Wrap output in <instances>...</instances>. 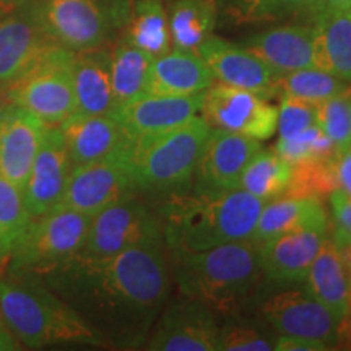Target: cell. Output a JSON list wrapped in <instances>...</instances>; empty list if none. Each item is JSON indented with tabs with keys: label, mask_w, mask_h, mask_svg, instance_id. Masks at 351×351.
I'll return each instance as SVG.
<instances>
[{
	"label": "cell",
	"mask_w": 351,
	"mask_h": 351,
	"mask_svg": "<svg viewBox=\"0 0 351 351\" xmlns=\"http://www.w3.org/2000/svg\"><path fill=\"white\" fill-rule=\"evenodd\" d=\"M99 333L142 343L169 298L166 244L152 243L108 257L82 254L36 275Z\"/></svg>",
	"instance_id": "6da1fadb"
},
{
	"label": "cell",
	"mask_w": 351,
	"mask_h": 351,
	"mask_svg": "<svg viewBox=\"0 0 351 351\" xmlns=\"http://www.w3.org/2000/svg\"><path fill=\"white\" fill-rule=\"evenodd\" d=\"M263 204L241 189L217 197L171 192L160 212L166 249L200 252L249 241Z\"/></svg>",
	"instance_id": "7a4b0ae2"
},
{
	"label": "cell",
	"mask_w": 351,
	"mask_h": 351,
	"mask_svg": "<svg viewBox=\"0 0 351 351\" xmlns=\"http://www.w3.org/2000/svg\"><path fill=\"white\" fill-rule=\"evenodd\" d=\"M0 315L23 348L103 343V337L67 301L32 274L0 276Z\"/></svg>",
	"instance_id": "3957f363"
},
{
	"label": "cell",
	"mask_w": 351,
	"mask_h": 351,
	"mask_svg": "<svg viewBox=\"0 0 351 351\" xmlns=\"http://www.w3.org/2000/svg\"><path fill=\"white\" fill-rule=\"evenodd\" d=\"M171 256L174 282L182 296L202 302L217 314L236 313L262 274L257 244L252 241Z\"/></svg>",
	"instance_id": "277c9868"
},
{
	"label": "cell",
	"mask_w": 351,
	"mask_h": 351,
	"mask_svg": "<svg viewBox=\"0 0 351 351\" xmlns=\"http://www.w3.org/2000/svg\"><path fill=\"white\" fill-rule=\"evenodd\" d=\"M212 125L204 117H192L174 129L132 138L125 152L137 191L179 192L194 179Z\"/></svg>",
	"instance_id": "5b68a950"
},
{
	"label": "cell",
	"mask_w": 351,
	"mask_h": 351,
	"mask_svg": "<svg viewBox=\"0 0 351 351\" xmlns=\"http://www.w3.org/2000/svg\"><path fill=\"white\" fill-rule=\"evenodd\" d=\"M134 0H33L38 23L57 46L72 52L112 46L130 19Z\"/></svg>",
	"instance_id": "8992f818"
},
{
	"label": "cell",
	"mask_w": 351,
	"mask_h": 351,
	"mask_svg": "<svg viewBox=\"0 0 351 351\" xmlns=\"http://www.w3.org/2000/svg\"><path fill=\"white\" fill-rule=\"evenodd\" d=\"M91 218L57 205L32 218L10 256V274L43 275L77 256L85 244Z\"/></svg>",
	"instance_id": "52a82bcc"
},
{
	"label": "cell",
	"mask_w": 351,
	"mask_h": 351,
	"mask_svg": "<svg viewBox=\"0 0 351 351\" xmlns=\"http://www.w3.org/2000/svg\"><path fill=\"white\" fill-rule=\"evenodd\" d=\"M73 54L75 52L56 46L25 75L7 83L8 101L33 112L47 125H60L77 114Z\"/></svg>",
	"instance_id": "ba28073f"
},
{
	"label": "cell",
	"mask_w": 351,
	"mask_h": 351,
	"mask_svg": "<svg viewBox=\"0 0 351 351\" xmlns=\"http://www.w3.org/2000/svg\"><path fill=\"white\" fill-rule=\"evenodd\" d=\"M161 241L165 239L160 213H155L130 194L91 217L85 244L78 254L85 257H108Z\"/></svg>",
	"instance_id": "9c48e42d"
},
{
	"label": "cell",
	"mask_w": 351,
	"mask_h": 351,
	"mask_svg": "<svg viewBox=\"0 0 351 351\" xmlns=\"http://www.w3.org/2000/svg\"><path fill=\"white\" fill-rule=\"evenodd\" d=\"M202 117L215 129L269 140L276 132L278 108L254 91L218 83L204 91Z\"/></svg>",
	"instance_id": "30bf717a"
},
{
	"label": "cell",
	"mask_w": 351,
	"mask_h": 351,
	"mask_svg": "<svg viewBox=\"0 0 351 351\" xmlns=\"http://www.w3.org/2000/svg\"><path fill=\"white\" fill-rule=\"evenodd\" d=\"M217 313L184 296L163 307L145 339L152 351H217Z\"/></svg>",
	"instance_id": "8fae6325"
},
{
	"label": "cell",
	"mask_w": 351,
	"mask_h": 351,
	"mask_svg": "<svg viewBox=\"0 0 351 351\" xmlns=\"http://www.w3.org/2000/svg\"><path fill=\"white\" fill-rule=\"evenodd\" d=\"M135 191L125 155L112 156L72 168L59 205L91 218Z\"/></svg>",
	"instance_id": "7c38bea8"
},
{
	"label": "cell",
	"mask_w": 351,
	"mask_h": 351,
	"mask_svg": "<svg viewBox=\"0 0 351 351\" xmlns=\"http://www.w3.org/2000/svg\"><path fill=\"white\" fill-rule=\"evenodd\" d=\"M258 150V140L212 127L194 174V194L217 197L239 189L243 171Z\"/></svg>",
	"instance_id": "4fadbf2b"
},
{
	"label": "cell",
	"mask_w": 351,
	"mask_h": 351,
	"mask_svg": "<svg viewBox=\"0 0 351 351\" xmlns=\"http://www.w3.org/2000/svg\"><path fill=\"white\" fill-rule=\"evenodd\" d=\"M262 317L280 335L319 340L332 348L339 341L341 322L326 306L302 291H282L263 302Z\"/></svg>",
	"instance_id": "5bb4252c"
},
{
	"label": "cell",
	"mask_w": 351,
	"mask_h": 351,
	"mask_svg": "<svg viewBox=\"0 0 351 351\" xmlns=\"http://www.w3.org/2000/svg\"><path fill=\"white\" fill-rule=\"evenodd\" d=\"M56 46L34 19L29 3L3 13L0 16V85L25 75Z\"/></svg>",
	"instance_id": "9a60e30c"
},
{
	"label": "cell",
	"mask_w": 351,
	"mask_h": 351,
	"mask_svg": "<svg viewBox=\"0 0 351 351\" xmlns=\"http://www.w3.org/2000/svg\"><path fill=\"white\" fill-rule=\"evenodd\" d=\"M72 165L59 125H47L23 189L26 208L32 218L49 212L62 200Z\"/></svg>",
	"instance_id": "2e32d148"
},
{
	"label": "cell",
	"mask_w": 351,
	"mask_h": 351,
	"mask_svg": "<svg viewBox=\"0 0 351 351\" xmlns=\"http://www.w3.org/2000/svg\"><path fill=\"white\" fill-rule=\"evenodd\" d=\"M197 52L219 83L254 91L265 99L276 96L278 73L245 47L210 34Z\"/></svg>",
	"instance_id": "e0dca14e"
},
{
	"label": "cell",
	"mask_w": 351,
	"mask_h": 351,
	"mask_svg": "<svg viewBox=\"0 0 351 351\" xmlns=\"http://www.w3.org/2000/svg\"><path fill=\"white\" fill-rule=\"evenodd\" d=\"M72 168L125 155L130 137L114 114H73L59 125Z\"/></svg>",
	"instance_id": "ac0fdd59"
},
{
	"label": "cell",
	"mask_w": 351,
	"mask_h": 351,
	"mask_svg": "<svg viewBox=\"0 0 351 351\" xmlns=\"http://www.w3.org/2000/svg\"><path fill=\"white\" fill-rule=\"evenodd\" d=\"M47 124L16 104L0 109V176L23 192Z\"/></svg>",
	"instance_id": "d6986e66"
},
{
	"label": "cell",
	"mask_w": 351,
	"mask_h": 351,
	"mask_svg": "<svg viewBox=\"0 0 351 351\" xmlns=\"http://www.w3.org/2000/svg\"><path fill=\"white\" fill-rule=\"evenodd\" d=\"M327 238L328 230L309 228L256 243L262 274L278 285L304 282L311 263Z\"/></svg>",
	"instance_id": "ffe728a7"
},
{
	"label": "cell",
	"mask_w": 351,
	"mask_h": 351,
	"mask_svg": "<svg viewBox=\"0 0 351 351\" xmlns=\"http://www.w3.org/2000/svg\"><path fill=\"white\" fill-rule=\"evenodd\" d=\"M204 93L191 96H165L147 93L117 108L119 119L130 138H142L179 127L200 111Z\"/></svg>",
	"instance_id": "44dd1931"
},
{
	"label": "cell",
	"mask_w": 351,
	"mask_h": 351,
	"mask_svg": "<svg viewBox=\"0 0 351 351\" xmlns=\"http://www.w3.org/2000/svg\"><path fill=\"white\" fill-rule=\"evenodd\" d=\"M243 47L278 75L314 67V26L304 21L275 26L245 38Z\"/></svg>",
	"instance_id": "7402d4cb"
},
{
	"label": "cell",
	"mask_w": 351,
	"mask_h": 351,
	"mask_svg": "<svg viewBox=\"0 0 351 351\" xmlns=\"http://www.w3.org/2000/svg\"><path fill=\"white\" fill-rule=\"evenodd\" d=\"M213 83L212 70L199 52L171 47L153 59L148 93L191 96L204 93Z\"/></svg>",
	"instance_id": "603a6c76"
},
{
	"label": "cell",
	"mask_w": 351,
	"mask_h": 351,
	"mask_svg": "<svg viewBox=\"0 0 351 351\" xmlns=\"http://www.w3.org/2000/svg\"><path fill=\"white\" fill-rule=\"evenodd\" d=\"M72 72L77 112L112 114L116 111L111 82V46L75 52Z\"/></svg>",
	"instance_id": "cb8c5ba5"
},
{
	"label": "cell",
	"mask_w": 351,
	"mask_h": 351,
	"mask_svg": "<svg viewBox=\"0 0 351 351\" xmlns=\"http://www.w3.org/2000/svg\"><path fill=\"white\" fill-rule=\"evenodd\" d=\"M328 225L330 218L322 200L282 195L263 204L256 230L249 241L262 243L285 232L309 230V228L328 230Z\"/></svg>",
	"instance_id": "d4e9b609"
},
{
	"label": "cell",
	"mask_w": 351,
	"mask_h": 351,
	"mask_svg": "<svg viewBox=\"0 0 351 351\" xmlns=\"http://www.w3.org/2000/svg\"><path fill=\"white\" fill-rule=\"evenodd\" d=\"M219 20L232 25H263L296 20L313 23L326 12V0H213Z\"/></svg>",
	"instance_id": "484cf974"
},
{
	"label": "cell",
	"mask_w": 351,
	"mask_h": 351,
	"mask_svg": "<svg viewBox=\"0 0 351 351\" xmlns=\"http://www.w3.org/2000/svg\"><path fill=\"white\" fill-rule=\"evenodd\" d=\"M304 282L307 283V293L343 324L350 313L348 271L339 247L332 239L324 241Z\"/></svg>",
	"instance_id": "4316f807"
},
{
	"label": "cell",
	"mask_w": 351,
	"mask_h": 351,
	"mask_svg": "<svg viewBox=\"0 0 351 351\" xmlns=\"http://www.w3.org/2000/svg\"><path fill=\"white\" fill-rule=\"evenodd\" d=\"M313 26L314 67L351 85V8L326 10Z\"/></svg>",
	"instance_id": "83f0119b"
},
{
	"label": "cell",
	"mask_w": 351,
	"mask_h": 351,
	"mask_svg": "<svg viewBox=\"0 0 351 351\" xmlns=\"http://www.w3.org/2000/svg\"><path fill=\"white\" fill-rule=\"evenodd\" d=\"M165 7L171 43L178 49H199L219 21L213 0H166Z\"/></svg>",
	"instance_id": "f1b7e54d"
},
{
	"label": "cell",
	"mask_w": 351,
	"mask_h": 351,
	"mask_svg": "<svg viewBox=\"0 0 351 351\" xmlns=\"http://www.w3.org/2000/svg\"><path fill=\"white\" fill-rule=\"evenodd\" d=\"M155 57L119 38L111 46V82L116 109L148 93Z\"/></svg>",
	"instance_id": "f546056e"
},
{
	"label": "cell",
	"mask_w": 351,
	"mask_h": 351,
	"mask_svg": "<svg viewBox=\"0 0 351 351\" xmlns=\"http://www.w3.org/2000/svg\"><path fill=\"white\" fill-rule=\"evenodd\" d=\"M121 38L153 57L168 52L173 43L163 0H134Z\"/></svg>",
	"instance_id": "4dcf8cb0"
},
{
	"label": "cell",
	"mask_w": 351,
	"mask_h": 351,
	"mask_svg": "<svg viewBox=\"0 0 351 351\" xmlns=\"http://www.w3.org/2000/svg\"><path fill=\"white\" fill-rule=\"evenodd\" d=\"M291 168L293 166L275 152L261 148L244 168L239 189L262 202L274 200L287 191Z\"/></svg>",
	"instance_id": "1f68e13d"
},
{
	"label": "cell",
	"mask_w": 351,
	"mask_h": 351,
	"mask_svg": "<svg viewBox=\"0 0 351 351\" xmlns=\"http://www.w3.org/2000/svg\"><path fill=\"white\" fill-rule=\"evenodd\" d=\"M350 83L324 70L309 67L278 75L276 95L300 98L307 103L319 104L333 96L343 93Z\"/></svg>",
	"instance_id": "d6a6232c"
},
{
	"label": "cell",
	"mask_w": 351,
	"mask_h": 351,
	"mask_svg": "<svg viewBox=\"0 0 351 351\" xmlns=\"http://www.w3.org/2000/svg\"><path fill=\"white\" fill-rule=\"evenodd\" d=\"M339 191L337 179V155L324 160L307 161L293 165L289 182L285 197H309V199L327 200L333 192Z\"/></svg>",
	"instance_id": "836d02e7"
},
{
	"label": "cell",
	"mask_w": 351,
	"mask_h": 351,
	"mask_svg": "<svg viewBox=\"0 0 351 351\" xmlns=\"http://www.w3.org/2000/svg\"><path fill=\"white\" fill-rule=\"evenodd\" d=\"M29 221L32 215L26 208L23 192L0 176V263L10 261Z\"/></svg>",
	"instance_id": "e575fe53"
},
{
	"label": "cell",
	"mask_w": 351,
	"mask_h": 351,
	"mask_svg": "<svg viewBox=\"0 0 351 351\" xmlns=\"http://www.w3.org/2000/svg\"><path fill=\"white\" fill-rule=\"evenodd\" d=\"M274 152L291 166L337 155L330 138L317 124L291 137H280Z\"/></svg>",
	"instance_id": "d590c367"
},
{
	"label": "cell",
	"mask_w": 351,
	"mask_h": 351,
	"mask_svg": "<svg viewBox=\"0 0 351 351\" xmlns=\"http://www.w3.org/2000/svg\"><path fill=\"white\" fill-rule=\"evenodd\" d=\"M345 91L315 104L317 125L330 138L337 155H341L351 148V116Z\"/></svg>",
	"instance_id": "8d00e7d4"
},
{
	"label": "cell",
	"mask_w": 351,
	"mask_h": 351,
	"mask_svg": "<svg viewBox=\"0 0 351 351\" xmlns=\"http://www.w3.org/2000/svg\"><path fill=\"white\" fill-rule=\"evenodd\" d=\"M317 124V108L300 98L282 96L278 106L276 132L280 137H291Z\"/></svg>",
	"instance_id": "74e56055"
},
{
	"label": "cell",
	"mask_w": 351,
	"mask_h": 351,
	"mask_svg": "<svg viewBox=\"0 0 351 351\" xmlns=\"http://www.w3.org/2000/svg\"><path fill=\"white\" fill-rule=\"evenodd\" d=\"M274 345L257 330L243 326L219 328L217 351H271Z\"/></svg>",
	"instance_id": "f35d334b"
},
{
	"label": "cell",
	"mask_w": 351,
	"mask_h": 351,
	"mask_svg": "<svg viewBox=\"0 0 351 351\" xmlns=\"http://www.w3.org/2000/svg\"><path fill=\"white\" fill-rule=\"evenodd\" d=\"M332 207L333 243L339 249L351 243V195L335 191L328 197Z\"/></svg>",
	"instance_id": "ab89813d"
},
{
	"label": "cell",
	"mask_w": 351,
	"mask_h": 351,
	"mask_svg": "<svg viewBox=\"0 0 351 351\" xmlns=\"http://www.w3.org/2000/svg\"><path fill=\"white\" fill-rule=\"evenodd\" d=\"M274 350L276 351H326L330 346L324 341L304 339V337L295 335H280L274 343Z\"/></svg>",
	"instance_id": "60d3db41"
},
{
	"label": "cell",
	"mask_w": 351,
	"mask_h": 351,
	"mask_svg": "<svg viewBox=\"0 0 351 351\" xmlns=\"http://www.w3.org/2000/svg\"><path fill=\"white\" fill-rule=\"evenodd\" d=\"M337 179L339 191L351 195V148L341 155H337Z\"/></svg>",
	"instance_id": "b9f144b4"
},
{
	"label": "cell",
	"mask_w": 351,
	"mask_h": 351,
	"mask_svg": "<svg viewBox=\"0 0 351 351\" xmlns=\"http://www.w3.org/2000/svg\"><path fill=\"white\" fill-rule=\"evenodd\" d=\"M23 350V346L19 340L15 339V335L10 332V328L7 327L5 320L0 315V351H19Z\"/></svg>",
	"instance_id": "7bdbcfd3"
},
{
	"label": "cell",
	"mask_w": 351,
	"mask_h": 351,
	"mask_svg": "<svg viewBox=\"0 0 351 351\" xmlns=\"http://www.w3.org/2000/svg\"><path fill=\"white\" fill-rule=\"evenodd\" d=\"M29 2H33V0H0V12H2L3 15V13L15 10V8L19 7H23Z\"/></svg>",
	"instance_id": "ee69618b"
},
{
	"label": "cell",
	"mask_w": 351,
	"mask_h": 351,
	"mask_svg": "<svg viewBox=\"0 0 351 351\" xmlns=\"http://www.w3.org/2000/svg\"><path fill=\"white\" fill-rule=\"evenodd\" d=\"M351 0H326V10H348Z\"/></svg>",
	"instance_id": "f6af8a7d"
},
{
	"label": "cell",
	"mask_w": 351,
	"mask_h": 351,
	"mask_svg": "<svg viewBox=\"0 0 351 351\" xmlns=\"http://www.w3.org/2000/svg\"><path fill=\"white\" fill-rule=\"evenodd\" d=\"M339 251H340V254H341V258H343L345 265L350 267V265H351V243L346 244L345 247L339 249Z\"/></svg>",
	"instance_id": "bcb514c9"
},
{
	"label": "cell",
	"mask_w": 351,
	"mask_h": 351,
	"mask_svg": "<svg viewBox=\"0 0 351 351\" xmlns=\"http://www.w3.org/2000/svg\"><path fill=\"white\" fill-rule=\"evenodd\" d=\"M345 95H346V101H348V109H350V116H351V85H348V88H346Z\"/></svg>",
	"instance_id": "7dc6e473"
},
{
	"label": "cell",
	"mask_w": 351,
	"mask_h": 351,
	"mask_svg": "<svg viewBox=\"0 0 351 351\" xmlns=\"http://www.w3.org/2000/svg\"><path fill=\"white\" fill-rule=\"evenodd\" d=\"M346 319H350V326H348V337H350V348H351V302H350V313L346 315Z\"/></svg>",
	"instance_id": "c3c4849f"
},
{
	"label": "cell",
	"mask_w": 351,
	"mask_h": 351,
	"mask_svg": "<svg viewBox=\"0 0 351 351\" xmlns=\"http://www.w3.org/2000/svg\"><path fill=\"white\" fill-rule=\"evenodd\" d=\"M346 271H348V282H350V302H351V265L346 267Z\"/></svg>",
	"instance_id": "681fc988"
},
{
	"label": "cell",
	"mask_w": 351,
	"mask_h": 351,
	"mask_svg": "<svg viewBox=\"0 0 351 351\" xmlns=\"http://www.w3.org/2000/svg\"><path fill=\"white\" fill-rule=\"evenodd\" d=\"M0 16H2V12H0Z\"/></svg>",
	"instance_id": "f907efd6"
}]
</instances>
